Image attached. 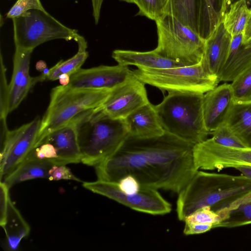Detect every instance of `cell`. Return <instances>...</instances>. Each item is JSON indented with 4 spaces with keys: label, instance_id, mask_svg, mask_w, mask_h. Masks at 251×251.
I'll return each mask as SVG.
<instances>
[{
    "label": "cell",
    "instance_id": "cell-1",
    "mask_svg": "<svg viewBox=\"0 0 251 251\" xmlns=\"http://www.w3.org/2000/svg\"><path fill=\"white\" fill-rule=\"evenodd\" d=\"M194 146L167 132L149 138L129 134L113 153L95 166L96 173L99 180L116 182L129 175L142 187L178 193L198 171Z\"/></svg>",
    "mask_w": 251,
    "mask_h": 251
},
{
    "label": "cell",
    "instance_id": "cell-2",
    "mask_svg": "<svg viewBox=\"0 0 251 251\" xmlns=\"http://www.w3.org/2000/svg\"><path fill=\"white\" fill-rule=\"evenodd\" d=\"M251 194V178L244 175L198 171L178 193L176 213L180 221L196 210L209 206L216 213Z\"/></svg>",
    "mask_w": 251,
    "mask_h": 251
},
{
    "label": "cell",
    "instance_id": "cell-3",
    "mask_svg": "<svg viewBox=\"0 0 251 251\" xmlns=\"http://www.w3.org/2000/svg\"><path fill=\"white\" fill-rule=\"evenodd\" d=\"M81 162L95 166L113 153L129 132L125 119H115L99 107L80 113L75 118Z\"/></svg>",
    "mask_w": 251,
    "mask_h": 251
},
{
    "label": "cell",
    "instance_id": "cell-4",
    "mask_svg": "<svg viewBox=\"0 0 251 251\" xmlns=\"http://www.w3.org/2000/svg\"><path fill=\"white\" fill-rule=\"evenodd\" d=\"M204 94L168 93L154 105L160 123L167 132L194 146L207 138L203 115Z\"/></svg>",
    "mask_w": 251,
    "mask_h": 251
},
{
    "label": "cell",
    "instance_id": "cell-5",
    "mask_svg": "<svg viewBox=\"0 0 251 251\" xmlns=\"http://www.w3.org/2000/svg\"><path fill=\"white\" fill-rule=\"evenodd\" d=\"M110 91L107 89L73 88L68 85L53 88L49 105L41 119L34 148L49 134L66 125L80 113L100 106Z\"/></svg>",
    "mask_w": 251,
    "mask_h": 251
},
{
    "label": "cell",
    "instance_id": "cell-6",
    "mask_svg": "<svg viewBox=\"0 0 251 251\" xmlns=\"http://www.w3.org/2000/svg\"><path fill=\"white\" fill-rule=\"evenodd\" d=\"M155 22L158 40L153 50L157 54L183 66L201 62L206 41L197 32L167 14Z\"/></svg>",
    "mask_w": 251,
    "mask_h": 251
},
{
    "label": "cell",
    "instance_id": "cell-7",
    "mask_svg": "<svg viewBox=\"0 0 251 251\" xmlns=\"http://www.w3.org/2000/svg\"><path fill=\"white\" fill-rule=\"evenodd\" d=\"M131 74L145 84L168 93H205L217 86L218 77L208 74L201 63L191 66L151 69L138 67Z\"/></svg>",
    "mask_w": 251,
    "mask_h": 251
},
{
    "label": "cell",
    "instance_id": "cell-8",
    "mask_svg": "<svg viewBox=\"0 0 251 251\" xmlns=\"http://www.w3.org/2000/svg\"><path fill=\"white\" fill-rule=\"evenodd\" d=\"M12 20L16 49L33 50L54 39L75 41L79 35L77 30L65 26L46 10H30Z\"/></svg>",
    "mask_w": 251,
    "mask_h": 251
},
{
    "label": "cell",
    "instance_id": "cell-9",
    "mask_svg": "<svg viewBox=\"0 0 251 251\" xmlns=\"http://www.w3.org/2000/svg\"><path fill=\"white\" fill-rule=\"evenodd\" d=\"M83 187L113 200L134 210L151 215H165L172 210V206L158 190L142 187L132 195L122 192L116 182L98 179L93 182H84Z\"/></svg>",
    "mask_w": 251,
    "mask_h": 251
},
{
    "label": "cell",
    "instance_id": "cell-10",
    "mask_svg": "<svg viewBox=\"0 0 251 251\" xmlns=\"http://www.w3.org/2000/svg\"><path fill=\"white\" fill-rule=\"evenodd\" d=\"M41 122V119L37 117L14 130H0V181L18 166L34 148Z\"/></svg>",
    "mask_w": 251,
    "mask_h": 251
},
{
    "label": "cell",
    "instance_id": "cell-11",
    "mask_svg": "<svg viewBox=\"0 0 251 251\" xmlns=\"http://www.w3.org/2000/svg\"><path fill=\"white\" fill-rule=\"evenodd\" d=\"M193 156L195 166L198 170L220 171L239 166H251V149L223 146L211 138L195 145Z\"/></svg>",
    "mask_w": 251,
    "mask_h": 251
},
{
    "label": "cell",
    "instance_id": "cell-12",
    "mask_svg": "<svg viewBox=\"0 0 251 251\" xmlns=\"http://www.w3.org/2000/svg\"><path fill=\"white\" fill-rule=\"evenodd\" d=\"M149 102L145 84L131 74L126 81L111 90L99 108L110 117L125 119Z\"/></svg>",
    "mask_w": 251,
    "mask_h": 251
},
{
    "label": "cell",
    "instance_id": "cell-13",
    "mask_svg": "<svg viewBox=\"0 0 251 251\" xmlns=\"http://www.w3.org/2000/svg\"><path fill=\"white\" fill-rule=\"evenodd\" d=\"M131 75L128 66L100 65L80 69L70 76L68 86L73 88L111 90Z\"/></svg>",
    "mask_w": 251,
    "mask_h": 251
},
{
    "label": "cell",
    "instance_id": "cell-14",
    "mask_svg": "<svg viewBox=\"0 0 251 251\" xmlns=\"http://www.w3.org/2000/svg\"><path fill=\"white\" fill-rule=\"evenodd\" d=\"M32 51L15 49L13 73L9 83V113L19 106L34 85L39 82L37 76L31 77L29 75Z\"/></svg>",
    "mask_w": 251,
    "mask_h": 251
},
{
    "label": "cell",
    "instance_id": "cell-15",
    "mask_svg": "<svg viewBox=\"0 0 251 251\" xmlns=\"http://www.w3.org/2000/svg\"><path fill=\"white\" fill-rule=\"evenodd\" d=\"M234 103L230 84L216 86L204 94L203 115L204 124L210 133L225 123Z\"/></svg>",
    "mask_w": 251,
    "mask_h": 251
},
{
    "label": "cell",
    "instance_id": "cell-16",
    "mask_svg": "<svg viewBox=\"0 0 251 251\" xmlns=\"http://www.w3.org/2000/svg\"><path fill=\"white\" fill-rule=\"evenodd\" d=\"M43 142L50 143L55 148L58 165L81 162L77 126L74 118L66 125L49 134L37 146Z\"/></svg>",
    "mask_w": 251,
    "mask_h": 251
},
{
    "label": "cell",
    "instance_id": "cell-17",
    "mask_svg": "<svg viewBox=\"0 0 251 251\" xmlns=\"http://www.w3.org/2000/svg\"><path fill=\"white\" fill-rule=\"evenodd\" d=\"M231 36L221 22L205 40L201 63L210 75L218 77L227 58Z\"/></svg>",
    "mask_w": 251,
    "mask_h": 251
},
{
    "label": "cell",
    "instance_id": "cell-18",
    "mask_svg": "<svg viewBox=\"0 0 251 251\" xmlns=\"http://www.w3.org/2000/svg\"><path fill=\"white\" fill-rule=\"evenodd\" d=\"M129 134L149 138L163 135L165 131L159 120L154 105L150 102L140 107L125 119Z\"/></svg>",
    "mask_w": 251,
    "mask_h": 251
},
{
    "label": "cell",
    "instance_id": "cell-19",
    "mask_svg": "<svg viewBox=\"0 0 251 251\" xmlns=\"http://www.w3.org/2000/svg\"><path fill=\"white\" fill-rule=\"evenodd\" d=\"M232 0H198V32L206 40L223 22Z\"/></svg>",
    "mask_w": 251,
    "mask_h": 251
},
{
    "label": "cell",
    "instance_id": "cell-20",
    "mask_svg": "<svg viewBox=\"0 0 251 251\" xmlns=\"http://www.w3.org/2000/svg\"><path fill=\"white\" fill-rule=\"evenodd\" d=\"M112 57L118 64L123 66H134L137 68L161 69L183 66L162 57L154 50L138 51L115 50L112 52Z\"/></svg>",
    "mask_w": 251,
    "mask_h": 251
},
{
    "label": "cell",
    "instance_id": "cell-21",
    "mask_svg": "<svg viewBox=\"0 0 251 251\" xmlns=\"http://www.w3.org/2000/svg\"><path fill=\"white\" fill-rule=\"evenodd\" d=\"M55 165L48 159L26 156L25 159L1 181L9 188L18 183L38 178L49 177V171Z\"/></svg>",
    "mask_w": 251,
    "mask_h": 251
},
{
    "label": "cell",
    "instance_id": "cell-22",
    "mask_svg": "<svg viewBox=\"0 0 251 251\" xmlns=\"http://www.w3.org/2000/svg\"><path fill=\"white\" fill-rule=\"evenodd\" d=\"M225 123L245 148L251 149V100L234 102Z\"/></svg>",
    "mask_w": 251,
    "mask_h": 251
},
{
    "label": "cell",
    "instance_id": "cell-23",
    "mask_svg": "<svg viewBox=\"0 0 251 251\" xmlns=\"http://www.w3.org/2000/svg\"><path fill=\"white\" fill-rule=\"evenodd\" d=\"M2 228L6 234L3 247L9 251L17 250L21 240L27 236L30 231L29 226L10 199L8 202L6 222Z\"/></svg>",
    "mask_w": 251,
    "mask_h": 251
},
{
    "label": "cell",
    "instance_id": "cell-24",
    "mask_svg": "<svg viewBox=\"0 0 251 251\" xmlns=\"http://www.w3.org/2000/svg\"><path fill=\"white\" fill-rule=\"evenodd\" d=\"M251 65V45L242 44L230 49L229 54L218 76L219 81H233Z\"/></svg>",
    "mask_w": 251,
    "mask_h": 251
},
{
    "label": "cell",
    "instance_id": "cell-25",
    "mask_svg": "<svg viewBox=\"0 0 251 251\" xmlns=\"http://www.w3.org/2000/svg\"><path fill=\"white\" fill-rule=\"evenodd\" d=\"M217 213L221 220L214 228H233L251 224V194Z\"/></svg>",
    "mask_w": 251,
    "mask_h": 251
},
{
    "label": "cell",
    "instance_id": "cell-26",
    "mask_svg": "<svg viewBox=\"0 0 251 251\" xmlns=\"http://www.w3.org/2000/svg\"><path fill=\"white\" fill-rule=\"evenodd\" d=\"M75 41L78 44L77 53L66 60L60 61L49 69L45 75L46 80H58L60 75L64 74L71 76L81 69L88 56V52L86 50L87 42L84 38L80 35Z\"/></svg>",
    "mask_w": 251,
    "mask_h": 251
},
{
    "label": "cell",
    "instance_id": "cell-27",
    "mask_svg": "<svg viewBox=\"0 0 251 251\" xmlns=\"http://www.w3.org/2000/svg\"><path fill=\"white\" fill-rule=\"evenodd\" d=\"M198 0H166L164 14L172 16L198 33Z\"/></svg>",
    "mask_w": 251,
    "mask_h": 251
},
{
    "label": "cell",
    "instance_id": "cell-28",
    "mask_svg": "<svg viewBox=\"0 0 251 251\" xmlns=\"http://www.w3.org/2000/svg\"><path fill=\"white\" fill-rule=\"evenodd\" d=\"M251 12L246 0H238L230 5L224 15L223 23L231 36L244 34Z\"/></svg>",
    "mask_w": 251,
    "mask_h": 251
},
{
    "label": "cell",
    "instance_id": "cell-29",
    "mask_svg": "<svg viewBox=\"0 0 251 251\" xmlns=\"http://www.w3.org/2000/svg\"><path fill=\"white\" fill-rule=\"evenodd\" d=\"M234 102L251 100V65L230 84Z\"/></svg>",
    "mask_w": 251,
    "mask_h": 251
},
{
    "label": "cell",
    "instance_id": "cell-30",
    "mask_svg": "<svg viewBox=\"0 0 251 251\" xmlns=\"http://www.w3.org/2000/svg\"><path fill=\"white\" fill-rule=\"evenodd\" d=\"M139 8L137 15L156 21L164 14L166 0H133Z\"/></svg>",
    "mask_w": 251,
    "mask_h": 251
},
{
    "label": "cell",
    "instance_id": "cell-31",
    "mask_svg": "<svg viewBox=\"0 0 251 251\" xmlns=\"http://www.w3.org/2000/svg\"><path fill=\"white\" fill-rule=\"evenodd\" d=\"M211 138L216 143L227 147L243 148L245 147L235 136L226 123L210 133Z\"/></svg>",
    "mask_w": 251,
    "mask_h": 251
},
{
    "label": "cell",
    "instance_id": "cell-32",
    "mask_svg": "<svg viewBox=\"0 0 251 251\" xmlns=\"http://www.w3.org/2000/svg\"><path fill=\"white\" fill-rule=\"evenodd\" d=\"M221 220L219 214L213 211L209 206L200 208L184 219L185 223L209 224L213 225V228Z\"/></svg>",
    "mask_w": 251,
    "mask_h": 251
},
{
    "label": "cell",
    "instance_id": "cell-33",
    "mask_svg": "<svg viewBox=\"0 0 251 251\" xmlns=\"http://www.w3.org/2000/svg\"><path fill=\"white\" fill-rule=\"evenodd\" d=\"M6 68L0 56V118L6 119L8 115L9 84L7 80Z\"/></svg>",
    "mask_w": 251,
    "mask_h": 251
},
{
    "label": "cell",
    "instance_id": "cell-34",
    "mask_svg": "<svg viewBox=\"0 0 251 251\" xmlns=\"http://www.w3.org/2000/svg\"><path fill=\"white\" fill-rule=\"evenodd\" d=\"M32 9L45 10L40 0H18L7 13L6 17L13 19Z\"/></svg>",
    "mask_w": 251,
    "mask_h": 251
},
{
    "label": "cell",
    "instance_id": "cell-35",
    "mask_svg": "<svg viewBox=\"0 0 251 251\" xmlns=\"http://www.w3.org/2000/svg\"><path fill=\"white\" fill-rule=\"evenodd\" d=\"M50 180H72L81 182L66 165H54L49 171Z\"/></svg>",
    "mask_w": 251,
    "mask_h": 251
},
{
    "label": "cell",
    "instance_id": "cell-36",
    "mask_svg": "<svg viewBox=\"0 0 251 251\" xmlns=\"http://www.w3.org/2000/svg\"><path fill=\"white\" fill-rule=\"evenodd\" d=\"M117 183L120 190L127 195L137 193L142 187L139 181L129 175L122 177Z\"/></svg>",
    "mask_w": 251,
    "mask_h": 251
},
{
    "label": "cell",
    "instance_id": "cell-37",
    "mask_svg": "<svg viewBox=\"0 0 251 251\" xmlns=\"http://www.w3.org/2000/svg\"><path fill=\"white\" fill-rule=\"evenodd\" d=\"M9 188L3 181L0 183V225L3 227L6 222V214L10 199Z\"/></svg>",
    "mask_w": 251,
    "mask_h": 251
},
{
    "label": "cell",
    "instance_id": "cell-38",
    "mask_svg": "<svg viewBox=\"0 0 251 251\" xmlns=\"http://www.w3.org/2000/svg\"><path fill=\"white\" fill-rule=\"evenodd\" d=\"M212 228V224L185 223L183 233L186 235L199 234L207 232Z\"/></svg>",
    "mask_w": 251,
    "mask_h": 251
},
{
    "label": "cell",
    "instance_id": "cell-39",
    "mask_svg": "<svg viewBox=\"0 0 251 251\" xmlns=\"http://www.w3.org/2000/svg\"><path fill=\"white\" fill-rule=\"evenodd\" d=\"M93 6V14L96 24L99 23L101 7L103 0H91ZM128 3H133V0H121Z\"/></svg>",
    "mask_w": 251,
    "mask_h": 251
},
{
    "label": "cell",
    "instance_id": "cell-40",
    "mask_svg": "<svg viewBox=\"0 0 251 251\" xmlns=\"http://www.w3.org/2000/svg\"><path fill=\"white\" fill-rule=\"evenodd\" d=\"M251 40V12L246 24L245 29L243 34V44L246 45Z\"/></svg>",
    "mask_w": 251,
    "mask_h": 251
},
{
    "label": "cell",
    "instance_id": "cell-41",
    "mask_svg": "<svg viewBox=\"0 0 251 251\" xmlns=\"http://www.w3.org/2000/svg\"><path fill=\"white\" fill-rule=\"evenodd\" d=\"M235 169L240 171L243 175L251 178V166H239Z\"/></svg>",
    "mask_w": 251,
    "mask_h": 251
},
{
    "label": "cell",
    "instance_id": "cell-42",
    "mask_svg": "<svg viewBox=\"0 0 251 251\" xmlns=\"http://www.w3.org/2000/svg\"><path fill=\"white\" fill-rule=\"evenodd\" d=\"M70 75L65 74L60 75L58 80L61 85L66 86L68 85L70 81Z\"/></svg>",
    "mask_w": 251,
    "mask_h": 251
},
{
    "label": "cell",
    "instance_id": "cell-43",
    "mask_svg": "<svg viewBox=\"0 0 251 251\" xmlns=\"http://www.w3.org/2000/svg\"><path fill=\"white\" fill-rule=\"evenodd\" d=\"M36 69L40 72H44L47 69V65L46 63L42 60L38 61L36 65Z\"/></svg>",
    "mask_w": 251,
    "mask_h": 251
},
{
    "label": "cell",
    "instance_id": "cell-44",
    "mask_svg": "<svg viewBox=\"0 0 251 251\" xmlns=\"http://www.w3.org/2000/svg\"><path fill=\"white\" fill-rule=\"evenodd\" d=\"M246 45H251V40L250 41L249 43H248V44H246Z\"/></svg>",
    "mask_w": 251,
    "mask_h": 251
},
{
    "label": "cell",
    "instance_id": "cell-45",
    "mask_svg": "<svg viewBox=\"0 0 251 251\" xmlns=\"http://www.w3.org/2000/svg\"><path fill=\"white\" fill-rule=\"evenodd\" d=\"M249 0V1H251V0Z\"/></svg>",
    "mask_w": 251,
    "mask_h": 251
}]
</instances>
